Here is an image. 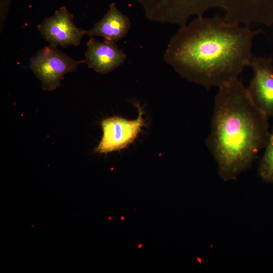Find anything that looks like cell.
Here are the masks:
<instances>
[{
  "instance_id": "obj_10",
  "label": "cell",
  "mask_w": 273,
  "mask_h": 273,
  "mask_svg": "<svg viewBox=\"0 0 273 273\" xmlns=\"http://www.w3.org/2000/svg\"><path fill=\"white\" fill-rule=\"evenodd\" d=\"M263 154L258 168L259 175L265 183L273 184V123Z\"/></svg>"
},
{
  "instance_id": "obj_9",
  "label": "cell",
  "mask_w": 273,
  "mask_h": 273,
  "mask_svg": "<svg viewBox=\"0 0 273 273\" xmlns=\"http://www.w3.org/2000/svg\"><path fill=\"white\" fill-rule=\"evenodd\" d=\"M130 28L129 19L112 3L103 18L85 32L91 37L101 36L104 40L116 43L128 33Z\"/></svg>"
},
{
  "instance_id": "obj_11",
  "label": "cell",
  "mask_w": 273,
  "mask_h": 273,
  "mask_svg": "<svg viewBox=\"0 0 273 273\" xmlns=\"http://www.w3.org/2000/svg\"><path fill=\"white\" fill-rule=\"evenodd\" d=\"M272 0H225V5L232 11L238 13H250Z\"/></svg>"
},
{
  "instance_id": "obj_5",
  "label": "cell",
  "mask_w": 273,
  "mask_h": 273,
  "mask_svg": "<svg viewBox=\"0 0 273 273\" xmlns=\"http://www.w3.org/2000/svg\"><path fill=\"white\" fill-rule=\"evenodd\" d=\"M133 105L138 111L136 119L129 120L114 116L101 121L103 135L98 145L94 149V152L107 154L121 151L135 141L147 124L143 117V108L136 102H134Z\"/></svg>"
},
{
  "instance_id": "obj_8",
  "label": "cell",
  "mask_w": 273,
  "mask_h": 273,
  "mask_svg": "<svg viewBox=\"0 0 273 273\" xmlns=\"http://www.w3.org/2000/svg\"><path fill=\"white\" fill-rule=\"evenodd\" d=\"M86 46L85 59L82 62L101 74L112 71L126 60V54L116 42L106 40L99 41L92 37Z\"/></svg>"
},
{
  "instance_id": "obj_7",
  "label": "cell",
  "mask_w": 273,
  "mask_h": 273,
  "mask_svg": "<svg viewBox=\"0 0 273 273\" xmlns=\"http://www.w3.org/2000/svg\"><path fill=\"white\" fill-rule=\"evenodd\" d=\"M73 17L64 7H61L50 17L37 25L41 36L49 44L57 47L77 46L85 35V30L78 27Z\"/></svg>"
},
{
  "instance_id": "obj_2",
  "label": "cell",
  "mask_w": 273,
  "mask_h": 273,
  "mask_svg": "<svg viewBox=\"0 0 273 273\" xmlns=\"http://www.w3.org/2000/svg\"><path fill=\"white\" fill-rule=\"evenodd\" d=\"M206 143L224 181L249 169L270 133L268 118L252 101L239 78L218 88Z\"/></svg>"
},
{
  "instance_id": "obj_4",
  "label": "cell",
  "mask_w": 273,
  "mask_h": 273,
  "mask_svg": "<svg viewBox=\"0 0 273 273\" xmlns=\"http://www.w3.org/2000/svg\"><path fill=\"white\" fill-rule=\"evenodd\" d=\"M52 45L45 46L30 59V69L41 82L43 90L53 91L61 84L64 75L76 72L79 64Z\"/></svg>"
},
{
  "instance_id": "obj_3",
  "label": "cell",
  "mask_w": 273,
  "mask_h": 273,
  "mask_svg": "<svg viewBox=\"0 0 273 273\" xmlns=\"http://www.w3.org/2000/svg\"><path fill=\"white\" fill-rule=\"evenodd\" d=\"M148 19L186 25L193 17H202L214 8L222 9L225 0H136Z\"/></svg>"
},
{
  "instance_id": "obj_6",
  "label": "cell",
  "mask_w": 273,
  "mask_h": 273,
  "mask_svg": "<svg viewBox=\"0 0 273 273\" xmlns=\"http://www.w3.org/2000/svg\"><path fill=\"white\" fill-rule=\"evenodd\" d=\"M248 67L253 72L247 87L255 105L268 118H273V60L253 56Z\"/></svg>"
},
{
  "instance_id": "obj_1",
  "label": "cell",
  "mask_w": 273,
  "mask_h": 273,
  "mask_svg": "<svg viewBox=\"0 0 273 273\" xmlns=\"http://www.w3.org/2000/svg\"><path fill=\"white\" fill-rule=\"evenodd\" d=\"M262 32L218 15L197 17L172 37L164 60L183 78L207 89L218 88L249 66L254 39Z\"/></svg>"
}]
</instances>
